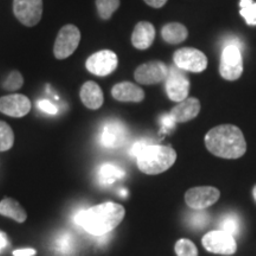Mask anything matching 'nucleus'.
<instances>
[{"label":"nucleus","mask_w":256,"mask_h":256,"mask_svg":"<svg viewBox=\"0 0 256 256\" xmlns=\"http://www.w3.org/2000/svg\"><path fill=\"white\" fill-rule=\"evenodd\" d=\"M8 246H10V242H8V235H6L5 232H0V254H2V252H4Z\"/></svg>","instance_id":"f704fd0d"},{"label":"nucleus","mask_w":256,"mask_h":256,"mask_svg":"<svg viewBox=\"0 0 256 256\" xmlns=\"http://www.w3.org/2000/svg\"><path fill=\"white\" fill-rule=\"evenodd\" d=\"M206 146L210 153L223 159H238L247 152L244 136L234 124H220L209 130Z\"/></svg>","instance_id":"f03ea898"},{"label":"nucleus","mask_w":256,"mask_h":256,"mask_svg":"<svg viewBox=\"0 0 256 256\" xmlns=\"http://www.w3.org/2000/svg\"><path fill=\"white\" fill-rule=\"evenodd\" d=\"M0 215L14 220L18 223H24L28 220V214L24 208L14 198L8 197L0 202Z\"/></svg>","instance_id":"aec40b11"},{"label":"nucleus","mask_w":256,"mask_h":256,"mask_svg":"<svg viewBox=\"0 0 256 256\" xmlns=\"http://www.w3.org/2000/svg\"><path fill=\"white\" fill-rule=\"evenodd\" d=\"M218 230L228 232L235 238L241 232V220L235 214H226L220 220Z\"/></svg>","instance_id":"5701e85b"},{"label":"nucleus","mask_w":256,"mask_h":256,"mask_svg":"<svg viewBox=\"0 0 256 256\" xmlns=\"http://www.w3.org/2000/svg\"><path fill=\"white\" fill-rule=\"evenodd\" d=\"M119 66L116 54L110 50H102L92 54L86 62V68L98 78H107L113 74Z\"/></svg>","instance_id":"423d86ee"},{"label":"nucleus","mask_w":256,"mask_h":256,"mask_svg":"<svg viewBox=\"0 0 256 256\" xmlns=\"http://www.w3.org/2000/svg\"><path fill=\"white\" fill-rule=\"evenodd\" d=\"M170 74V68L164 62L152 60L140 66L134 72V78L138 83L145 86H154L165 82Z\"/></svg>","instance_id":"9d476101"},{"label":"nucleus","mask_w":256,"mask_h":256,"mask_svg":"<svg viewBox=\"0 0 256 256\" xmlns=\"http://www.w3.org/2000/svg\"><path fill=\"white\" fill-rule=\"evenodd\" d=\"M200 112V102L194 98H188L186 100L179 102L176 107L170 112L177 124H185L194 120Z\"/></svg>","instance_id":"dca6fc26"},{"label":"nucleus","mask_w":256,"mask_h":256,"mask_svg":"<svg viewBox=\"0 0 256 256\" xmlns=\"http://www.w3.org/2000/svg\"><path fill=\"white\" fill-rule=\"evenodd\" d=\"M128 130L124 124L118 120H110L104 124L100 133V142L104 148L116 150L127 142Z\"/></svg>","instance_id":"9b49d317"},{"label":"nucleus","mask_w":256,"mask_h":256,"mask_svg":"<svg viewBox=\"0 0 256 256\" xmlns=\"http://www.w3.org/2000/svg\"><path fill=\"white\" fill-rule=\"evenodd\" d=\"M95 4L100 18L108 20L120 8V0H96Z\"/></svg>","instance_id":"b1692460"},{"label":"nucleus","mask_w":256,"mask_h":256,"mask_svg":"<svg viewBox=\"0 0 256 256\" xmlns=\"http://www.w3.org/2000/svg\"><path fill=\"white\" fill-rule=\"evenodd\" d=\"M156 40V28L148 22H140L134 28L132 44L138 50H147L152 46Z\"/></svg>","instance_id":"f3484780"},{"label":"nucleus","mask_w":256,"mask_h":256,"mask_svg":"<svg viewBox=\"0 0 256 256\" xmlns=\"http://www.w3.org/2000/svg\"><path fill=\"white\" fill-rule=\"evenodd\" d=\"M220 197V192L212 186H200L190 188L185 194V202L188 206L194 210H206L217 203Z\"/></svg>","instance_id":"ddd939ff"},{"label":"nucleus","mask_w":256,"mask_h":256,"mask_svg":"<svg viewBox=\"0 0 256 256\" xmlns=\"http://www.w3.org/2000/svg\"><path fill=\"white\" fill-rule=\"evenodd\" d=\"M202 243L203 247L212 254L232 255L238 250L235 238L222 230H214L208 232L202 240Z\"/></svg>","instance_id":"0eeeda50"},{"label":"nucleus","mask_w":256,"mask_h":256,"mask_svg":"<svg viewBox=\"0 0 256 256\" xmlns=\"http://www.w3.org/2000/svg\"><path fill=\"white\" fill-rule=\"evenodd\" d=\"M14 14L24 26H36L43 17V0H14Z\"/></svg>","instance_id":"6e6552de"},{"label":"nucleus","mask_w":256,"mask_h":256,"mask_svg":"<svg viewBox=\"0 0 256 256\" xmlns=\"http://www.w3.org/2000/svg\"><path fill=\"white\" fill-rule=\"evenodd\" d=\"M37 254L36 249L28 248V249H19L14 252V256H34Z\"/></svg>","instance_id":"473e14b6"},{"label":"nucleus","mask_w":256,"mask_h":256,"mask_svg":"<svg viewBox=\"0 0 256 256\" xmlns=\"http://www.w3.org/2000/svg\"><path fill=\"white\" fill-rule=\"evenodd\" d=\"M210 220V216L204 210H196V212L191 214L188 217V222L191 226L196 229H204Z\"/></svg>","instance_id":"c85d7f7f"},{"label":"nucleus","mask_w":256,"mask_h":256,"mask_svg":"<svg viewBox=\"0 0 256 256\" xmlns=\"http://www.w3.org/2000/svg\"><path fill=\"white\" fill-rule=\"evenodd\" d=\"M124 215L126 210L122 206L107 202L100 206L78 211L74 217V222L92 236L100 238L113 232L122 222Z\"/></svg>","instance_id":"f257e3e1"},{"label":"nucleus","mask_w":256,"mask_h":256,"mask_svg":"<svg viewBox=\"0 0 256 256\" xmlns=\"http://www.w3.org/2000/svg\"><path fill=\"white\" fill-rule=\"evenodd\" d=\"M136 164L145 174L156 176L164 174L174 165L177 152L171 146L148 144L136 156Z\"/></svg>","instance_id":"7ed1b4c3"},{"label":"nucleus","mask_w":256,"mask_h":256,"mask_svg":"<svg viewBox=\"0 0 256 256\" xmlns=\"http://www.w3.org/2000/svg\"><path fill=\"white\" fill-rule=\"evenodd\" d=\"M240 14L249 26H256V2L255 0H240Z\"/></svg>","instance_id":"a878e982"},{"label":"nucleus","mask_w":256,"mask_h":256,"mask_svg":"<svg viewBox=\"0 0 256 256\" xmlns=\"http://www.w3.org/2000/svg\"><path fill=\"white\" fill-rule=\"evenodd\" d=\"M176 66L184 72H203L208 68V58L202 51L194 48H184L174 55Z\"/></svg>","instance_id":"1a4fd4ad"},{"label":"nucleus","mask_w":256,"mask_h":256,"mask_svg":"<svg viewBox=\"0 0 256 256\" xmlns=\"http://www.w3.org/2000/svg\"><path fill=\"white\" fill-rule=\"evenodd\" d=\"M32 104L28 96L12 94L0 98V113L11 118H24L31 112Z\"/></svg>","instance_id":"4468645a"},{"label":"nucleus","mask_w":256,"mask_h":256,"mask_svg":"<svg viewBox=\"0 0 256 256\" xmlns=\"http://www.w3.org/2000/svg\"><path fill=\"white\" fill-rule=\"evenodd\" d=\"M38 110L43 113L49 114V115H56L58 113V108H57L56 104H54L52 102L46 100V98H43V100H40L37 102Z\"/></svg>","instance_id":"7c9ffc66"},{"label":"nucleus","mask_w":256,"mask_h":256,"mask_svg":"<svg viewBox=\"0 0 256 256\" xmlns=\"http://www.w3.org/2000/svg\"><path fill=\"white\" fill-rule=\"evenodd\" d=\"M176 124H177V122H176L174 118L171 116V114L168 113L162 115V116L160 118V132L164 134L171 133L172 130H174Z\"/></svg>","instance_id":"c756f323"},{"label":"nucleus","mask_w":256,"mask_h":256,"mask_svg":"<svg viewBox=\"0 0 256 256\" xmlns=\"http://www.w3.org/2000/svg\"><path fill=\"white\" fill-rule=\"evenodd\" d=\"M144 2H145L147 5L151 6V8H164L168 0H144Z\"/></svg>","instance_id":"72a5a7b5"},{"label":"nucleus","mask_w":256,"mask_h":256,"mask_svg":"<svg viewBox=\"0 0 256 256\" xmlns=\"http://www.w3.org/2000/svg\"><path fill=\"white\" fill-rule=\"evenodd\" d=\"M126 172L119 165L113 162H104L98 170V180L102 186H110L124 178Z\"/></svg>","instance_id":"6ab92c4d"},{"label":"nucleus","mask_w":256,"mask_h":256,"mask_svg":"<svg viewBox=\"0 0 256 256\" xmlns=\"http://www.w3.org/2000/svg\"><path fill=\"white\" fill-rule=\"evenodd\" d=\"M112 96L119 102H133L140 104L145 100V92L139 86L130 82H121L112 89Z\"/></svg>","instance_id":"2eb2a0df"},{"label":"nucleus","mask_w":256,"mask_h":256,"mask_svg":"<svg viewBox=\"0 0 256 256\" xmlns=\"http://www.w3.org/2000/svg\"><path fill=\"white\" fill-rule=\"evenodd\" d=\"M162 37L168 44L177 46L188 40V31L183 24L170 23L162 28Z\"/></svg>","instance_id":"412c9836"},{"label":"nucleus","mask_w":256,"mask_h":256,"mask_svg":"<svg viewBox=\"0 0 256 256\" xmlns=\"http://www.w3.org/2000/svg\"><path fill=\"white\" fill-rule=\"evenodd\" d=\"M220 76L226 81H238L243 74V57L240 48L228 44L223 49L220 64Z\"/></svg>","instance_id":"39448f33"},{"label":"nucleus","mask_w":256,"mask_h":256,"mask_svg":"<svg viewBox=\"0 0 256 256\" xmlns=\"http://www.w3.org/2000/svg\"><path fill=\"white\" fill-rule=\"evenodd\" d=\"M166 92H168V98L174 102H179L186 100L190 92V81L186 75L180 69L174 66L170 69V74L166 78Z\"/></svg>","instance_id":"f8f14e48"},{"label":"nucleus","mask_w":256,"mask_h":256,"mask_svg":"<svg viewBox=\"0 0 256 256\" xmlns=\"http://www.w3.org/2000/svg\"><path fill=\"white\" fill-rule=\"evenodd\" d=\"M23 84L24 78L22 74L19 72H10V75L6 78L4 83H2V89L8 92H16L23 87Z\"/></svg>","instance_id":"cd10ccee"},{"label":"nucleus","mask_w":256,"mask_h":256,"mask_svg":"<svg viewBox=\"0 0 256 256\" xmlns=\"http://www.w3.org/2000/svg\"><path fill=\"white\" fill-rule=\"evenodd\" d=\"M76 247H78L76 238L70 232H63L55 240L56 252L62 255H72L76 252Z\"/></svg>","instance_id":"4be33fe9"},{"label":"nucleus","mask_w":256,"mask_h":256,"mask_svg":"<svg viewBox=\"0 0 256 256\" xmlns=\"http://www.w3.org/2000/svg\"><path fill=\"white\" fill-rule=\"evenodd\" d=\"M80 96H81L82 104L92 110H100L104 102V92H102L100 86L92 81L86 82L82 86Z\"/></svg>","instance_id":"a211bd4d"},{"label":"nucleus","mask_w":256,"mask_h":256,"mask_svg":"<svg viewBox=\"0 0 256 256\" xmlns=\"http://www.w3.org/2000/svg\"><path fill=\"white\" fill-rule=\"evenodd\" d=\"M81 43V31L75 25H64L57 34L55 46H54V56L56 60H66L78 50Z\"/></svg>","instance_id":"20e7f679"},{"label":"nucleus","mask_w":256,"mask_h":256,"mask_svg":"<svg viewBox=\"0 0 256 256\" xmlns=\"http://www.w3.org/2000/svg\"><path fill=\"white\" fill-rule=\"evenodd\" d=\"M176 254L178 256H198V249L194 242L188 238H182L176 243Z\"/></svg>","instance_id":"bb28decb"},{"label":"nucleus","mask_w":256,"mask_h":256,"mask_svg":"<svg viewBox=\"0 0 256 256\" xmlns=\"http://www.w3.org/2000/svg\"><path fill=\"white\" fill-rule=\"evenodd\" d=\"M254 198H255V200H256V186L254 188Z\"/></svg>","instance_id":"c9c22d12"},{"label":"nucleus","mask_w":256,"mask_h":256,"mask_svg":"<svg viewBox=\"0 0 256 256\" xmlns=\"http://www.w3.org/2000/svg\"><path fill=\"white\" fill-rule=\"evenodd\" d=\"M14 145V133L8 124L0 121V152L10 151Z\"/></svg>","instance_id":"393cba45"},{"label":"nucleus","mask_w":256,"mask_h":256,"mask_svg":"<svg viewBox=\"0 0 256 256\" xmlns=\"http://www.w3.org/2000/svg\"><path fill=\"white\" fill-rule=\"evenodd\" d=\"M146 145H148V142H147L146 140H140V142H136L132 146V148H130V154H132L134 158H136L138 154H139V153L142 151V148Z\"/></svg>","instance_id":"2f4dec72"}]
</instances>
